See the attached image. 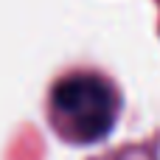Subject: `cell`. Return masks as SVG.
Returning a JSON list of instances; mask_svg holds the SVG:
<instances>
[{"mask_svg":"<svg viewBox=\"0 0 160 160\" xmlns=\"http://www.w3.org/2000/svg\"><path fill=\"white\" fill-rule=\"evenodd\" d=\"M53 115L65 135L76 141H96L115 121V96L98 76H68L53 90Z\"/></svg>","mask_w":160,"mask_h":160,"instance_id":"6da1fadb","label":"cell"}]
</instances>
